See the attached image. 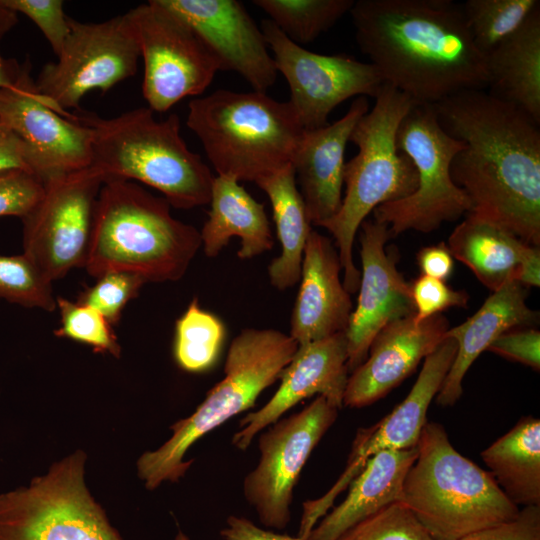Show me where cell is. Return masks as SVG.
<instances>
[{
    "mask_svg": "<svg viewBox=\"0 0 540 540\" xmlns=\"http://www.w3.org/2000/svg\"><path fill=\"white\" fill-rule=\"evenodd\" d=\"M336 540H435L413 513L394 502L355 524Z\"/></svg>",
    "mask_w": 540,
    "mask_h": 540,
    "instance_id": "obj_36",
    "label": "cell"
},
{
    "mask_svg": "<svg viewBox=\"0 0 540 540\" xmlns=\"http://www.w3.org/2000/svg\"><path fill=\"white\" fill-rule=\"evenodd\" d=\"M70 31L56 62L43 66L35 81L38 92L62 115L78 109L90 91H108L137 71L139 45L127 17L99 23L69 17Z\"/></svg>",
    "mask_w": 540,
    "mask_h": 540,
    "instance_id": "obj_12",
    "label": "cell"
},
{
    "mask_svg": "<svg viewBox=\"0 0 540 540\" xmlns=\"http://www.w3.org/2000/svg\"><path fill=\"white\" fill-rule=\"evenodd\" d=\"M18 23V13L12 10L4 0H0V39Z\"/></svg>",
    "mask_w": 540,
    "mask_h": 540,
    "instance_id": "obj_46",
    "label": "cell"
},
{
    "mask_svg": "<svg viewBox=\"0 0 540 540\" xmlns=\"http://www.w3.org/2000/svg\"><path fill=\"white\" fill-rule=\"evenodd\" d=\"M347 361L346 332L299 345L280 375L278 390L262 408L240 420L241 430L233 435L232 444L239 450H246L259 432L301 400L315 394L323 396L338 409L342 408L349 377Z\"/></svg>",
    "mask_w": 540,
    "mask_h": 540,
    "instance_id": "obj_20",
    "label": "cell"
},
{
    "mask_svg": "<svg viewBox=\"0 0 540 540\" xmlns=\"http://www.w3.org/2000/svg\"><path fill=\"white\" fill-rule=\"evenodd\" d=\"M261 30L273 51L277 72L289 84V103L304 130L327 125L330 113L351 97L375 98L384 83L369 62L309 51L291 41L269 19L262 21Z\"/></svg>",
    "mask_w": 540,
    "mask_h": 540,
    "instance_id": "obj_15",
    "label": "cell"
},
{
    "mask_svg": "<svg viewBox=\"0 0 540 540\" xmlns=\"http://www.w3.org/2000/svg\"><path fill=\"white\" fill-rule=\"evenodd\" d=\"M44 192V182L31 172L13 169L0 173V217L21 220L33 209Z\"/></svg>",
    "mask_w": 540,
    "mask_h": 540,
    "instance_id": "obj_38",
    "label": "cell"
},
{
    "mask_svg": "<svg viewBox=\"0 0 540 540\" xmlns=\"http://www.w3.org/2000/svg\"><path fill=\"white\" fill-rule=\"evenodd\" d=\"M125 16L143 58L142 93L151 110L165 112L208 88L220 64L187 22L159 0L140 4Z\"/></svg>",
    "mask_w": 540,
    "mask_h": 540,
    "instance_id": "obj_11",
    "label": "cell"
},
{
    "mask_svg": "<svg viewBox=\"0 0 540 540\" xmlns=\"http://www.w3.org/2000/svg\"><path fill=\"white\" fill-rule=\"evenodd\" d=\"M180 16L210 48L220 70L242 76L253 91L266 92L277 69L262 30L235 0H159Z\"/></svg>",
    "mask_w": 540,
    "mask_h": 540,
    "instance_id": "obj_19",
    "label": "cell"
},
{
    "mask_svg": "<svg viewBox=\"0 0 540 540\" xmlns=\"http://www.w3.org/2000/svg\"><path fill=\"white\" fill-rule=\"evenodd\" d=\"M146 283L142 277L133 273L108 272L97 277L92 286L86 287L77 301L94 308L115 326L127 304L138 296Z\"/></svg>",
    "mask_w": 540,
    "mask_h": 540,
    "instance_id": "obj_37",
    "label": "cell"
},
{
    "mask_svg": "<svg viewBox=\"0 0 540 540\" xmlns=\"http://www.w3.org/2000/svg\"><path fill=\"white\" fill-rule=\"evenodd\" d=\"M487 350L535 371L540 369V332L536 329L507 331L496 338Z\"/></svg>",
    "mask_w": 540,
    "mask_h": 540,
    "instance_id": "obj_42",
    "label": "cell"
},
{
    "mask_svg": "<svg viewBox=\"0 0 540 540\" xmlns=\"http://www.w3.org/2000/svg\"><path fill=\"white\" fill-rule=\"evenodd\" d=\"M396 144L413 162L418 184L408 197L374 209V220L386 224L391 237L408 230L432 232L471 212L468 196L451 176V163L464 144L443 129L432 105L411 107Z\"/></svg>",
    "mask_w": 540,
    "mask_h": 540,
    "instance_id": "obj_9",
    "label": "cell"
},
{
    "mask_svg": "<svg viewBox=\"0 0 540 540\" xmlns=\"http://www.w3.org/2000/svg\"><path fill=\"white\" fill-rule=\"evenodd\" d=\"M418 448L386 450L372 456L352 480L346 498L326 513L307 540H336L355 524L399 501Z\"/></svg>",
    "mask_w": 540,
    "mask_h": 540,
    "instance_id": "obj_26",
    "label": "cell"
},
{
    "mask_svg": "<svg viewBox=\"0 0 540 540\" xmlns=\"http://www.w3.org/2000/svg\"><path fill=\"white\" fill-rule=\"evenodd\" d=\"M277 28L300 45L314 41L346 13L354 0H254Z\"/></svg>",
    "mask_w": 540,
    "mask_h": 540,
    "instance_id": "obj_32",
    "label": "cell"
},
{
    "mask_svg": "<svg viewBox=\"0 0 540 540\" xmlns=\"http://www.w3.org/2000/svg\"><path fill=\"white\" fill-rule=\"evenodd\" d=\"M527 287L511 281L493 291L477 312L462 324L449 328L445 338L457 343L453 363L435 399L442 407L453 406L463 393L462 382L477 357L503 333L535 324L539 313L526 304Z\"/></svg>",
    "mask_w": 540,
    "mask_h": 540,
    "instance_id": "obj_25",
    "label": "cell"
},
{
    "mask_svg": "<svg viewBox=\"0 0 540 540\" xmlns=\"http://www.w3.org/2000/svg\"><path fill=\"white\" fill-rule=\"evenodd\" d=\"M104 182L94 167L52 177L22 219L23 254L53 283L84 268L96 200Z\"/></svg>",
    "mask_w": 540,
    "mask_h": 540,
    "instance_id": "obj_13",
    "label": "cell"
},
{
    "mask_svg": "<svg viewBox=\"0 0 540 540\" xmlns=\"http://www.w3.org/2000/svg\"><path fill=\"white\" fill-rule=\"evenodd\" d=\"M448 329L442 314L420 323L409 316L386 325L373 339L364 362L348 377L343 406L361 408L385 396L441 344Z\"/></svg>",
    "mask_w": 540,
    "mask_h": 540,
    "instance_id": "obj_21",
    "label": "cell"
},
{
    "mask_svg": "<svg viewBox=\"0 0 540 540\" xmlns=\"http://www.w3.org/2000/svg\"><path fill=\"white\" fill-rule=\"evenodd\" d=\"M421 275L447 280L454 269V257L445 243L423 247L416 256Z\"/></svg>",
    "mask_w": 540,
    "mask_h": 540,
    "instance_id": "obj_44",
    "label": "cell"
},
{
    "mask_svg": "<svg viewBox=\"0 0 540 540\" xmlns=\"http://www.w3.org/2000/svg\"><path fill=\"white\" fill-rule=\"evenodd\" d=\"M220 535L223 540H302L260 528L247 518L233 515L226 519Z\"/></svg>",
    "mask_w": 540,
    "mask_h": 540,
    "instance_id": "obj_45",
    "label": "cell"
},
{
    "mask_svg": "<svg viewBox=\"0 0 540 540\" xmlns=\"http://www.w3.org/2000/svg\"><path fill=\"white\" fill-rule=\"evenodd\" d=\"M136 182L107 179L99 191L84 269L95 279L123 271L146 282L181 279L201 247L200 232Z\"/></svg>",
    "mask_w": 540,
    "mask_h": 540,
    "instance_id": "obj_3",
    "label": "cell"
},
{
    "mask_svg": "<svg viewBox=\"0 0 540 540\" xmlns=\"http://www.w3.org/2000/svg\"><path fill=\"white\" fill-rule=\"evenodd\" d=\"M186 125L217 175L255 184L291 165L304 132L289 101L225 89L191 100Z\"/></svg>",
    "mask_w": 540,
    "mask_h": 540,
    "instance_id": "obj_7",
    "label": "cell"
},
{
    "mask_svg": "<svg viewBox=\"0 0 540 540\" xmlns=\"http://www.w3.org/2000/svg\"><path fill=\"white\" fill-rule=\"evenodd\" d=\"M30 61L20 65L10 84L0 88V121L27 146L34 173L43 182L91 166L92 135L77 116L58 112L37 90Z\"/></svg>",
    "mask_w": 540,
    "mask_h": 540,
    "instance_id": "obj_16",
    "label": "cell"
},
{
    "mask_svg": "<svg viewBox=\"0 0 540 540\" xmlns=\"http://www.w3.org/2000/svg\"><path fill=\"white\" fill-rule=\"evenodd\" d=\"M0 299L25 308L54 311L52 282L25 255H0Z\"/></svg>",
    "mask_w": 540,
    "mask_h": 540,
    "instance_id": "obj_34",
    "label": "cell"
},
{
    "mask_svg": "<svg viewBox=\"0 0 540 540\" xmlns=\"http://www.w3.org/2000/svg\"><path fill=\"white\" fill-rule=\"evenodd\" d=\"M360 228L359 295L346 329L349 372L364 362L373 339L386 325L414 315L410 284L385 248L391 237L388 226L365 220Z\"/></svg>",
    "mask_w": 540,
    "mask_h": 540,
    "instance_id": "obj_18",
    "label": "cell"
},
{
    "mask_svg": "<svg viewBox=\"0 0 540 540\" xmlns=\"http://www.w3.org/2000/svg\"><path fill=\"white\" fill-rule=\"evenodd\" d=\"M298 346L279 330L243 329L228 349L223 379L189 417L171 426L169 440L138 459V475L146 488L153 490L165 481L182 478L192 463L183 460L187 450L211 430L253 407L259 395L280 378Z\"/></svg>",
    "mask_w": 540,
    "mask_h": 540,
    "instance_id": "obj_8",
    "label": "cell"
},
{
    "mask_svg": "<svg viewBox=\"0 0 540 540\" xmlns=\"http://www.w3.org/2000/svg\"><path fill=\"white\" fill-rule=\"evenodd\" d=\"M486 59L489 92L540 123V6Z\"/></svg>",
    "mask_w": 540,
    "mask_h": 540,
    "instance_id": "obj_28",
    "label": "cell"
},
{
    "mask_svg": "<svg viewBox=\"0 0 540 540\" xmlns=\"http://www.w3.org/2000/svg\"><path fill=\"white\" fill-rule=\"evenodd\" d=\"M432 106L443 129L464 144L451 176L471 213L539 247L540 123L486 90L462 91Z\"/></svg>",
    "mask_w": 540,
    "mask_h": 540,
    "instance_id": "obj_1",
    "label": "cell"
},
{
    "mask_svg": "<svg viewBox=\"0 0 540 540\" xmlns=\"http://www.w3.org/2000/svg\"><path fill=\"white\" fill-rule=\"evenodd\" d=\"M20 69V65L11 59H4L0 55V88L14 81Z\"/></svg>",
    "mask_w": 540,
    "mask_h": 540,
    "instance_id": "obj_47",
    "label": "cell"
},
{
    "mask_svg": "<svg viewBox=\"0 0 540 540\" xmlns=\"http://www.w3.org/2000/svg\"><path fill=\"white\" fill-rule=\"evenodd\" d=\"M149 107L112 118L77 116L92 135V162L107 179L138 181L161 192L169 204L191 209L209 204L214 176L180 133L177 114L156 120Z\"/></svg>",
    "mask_w": 540,
    "mask_h": 540,
    "instance_id": "obj_4",
    "label": "cell"
},
{
    "mask_svg": "<svg viewBox=\"0 0 540 540\" xmlns=\"http://www.w3.org/2000/svg\"><path fill=\"white\" fill-rule=\"evenodd\" d=\"M460 540H540V505L522 507L513 519L476 531Z\"/></svg>",
    "mask_w": 540,
    "mask_h": 540,
    "instance_id": "obj_41",
    "label": "cell"
},
{
    "mask_svg": "<svg viewBox=\"0 0 540 540\" xmlns=\"http://www.w3.org/2000/svg\"><path fill=\"white\" fill-rule=\"evenodd\" d=\"M457 352V343L445 338L424 361L406 398L380 422L361 429L353 443L347 467L336 484L322 497L304 503L301 525L312 529L332 506L337 495L361 472L367 461L386 450L415 447L427 422V411L436 397Z\"/></svg>",
    "mask_w": 540,
    "mask_h": 540,
    "instance_id": "obj_17",
    "label": "cell"
},
{
    "mask_svg": "<svg viewBox=\"0 0 540 540\" xmlns=\"http://www.w3.org/2000/svg\"><path fill=\"white\" fill-rule=\"evenodd\" d=\"M175 540H190L183 532H179L176 537H175Z\"/></svg>",
    "mask_w": 540,
    "mask_h": 540,
    "instance_id": "obj_48",
    "label": "cell"
},
{
    "mask_svg": "<svg viewBox=\"0 0 540 540\" xmlns=\"http://www.w3.org/2000/svg\"><path fill=\"white\" fill-rule=\"evenodd\" d=\"M349 13L361 52L384 83L415 104L488 89L486 55L473 41L462 3L357 0Z\"/></svg>",
    "mask_w": 540,
    "mask_h": 540,
    "instance_id": "obj_2",
    "label": "cell"
},
{
    "mask_svg": "<svg viewBox=\"0 0 540 540\" xmlns=\"http://www.w3.org/2000/svg\"><path fill=\"white\" fill-rule=\"evenodd\" d=\"M496 483L516 506L540 505V420L522 417L481 452Z\"/></svg>",
    "mask_w": 540,
    "mask_h": 540,
    "instance_id": "obj_30",
    "label": "cell"
},
{
    "mask_svg": "<svg viewBox=\"0 0 540 540\" xmlns=\"http://www.w3.org/2000/svg\"><path fill=\"white\" fill-rule=\"evenodd\" d=\"M16 13L32 20L49 42L57 56L69 34V17L61 0H4Z\"/></svg>",
    "mask_w": 540,
    "mask_h": 540,
    "instance_id": "obj_39",
    "label": "cell"
},
{
    "mask_svg": "<svg viewBox=\"0 0 540 540\" xmlns=\"http://www.w3.org/2000/svg\"><path fill=\"white\" fill-rule=\"evenodd\" d=\"M338 408L323 396L304 409L277 420L258 441L257 466L243 481V494L260 522L278 530L290 522L293 489L307 459L335 422Z\"/></svg>",
    "mask_w": 540,
    "mask_h": 540,
    "instance_id": "obj_14",
    "label": "cell"
},
{
    "mask_svg": "<svg viewBox=\"0 0 540 540\" xmlns=\"http://www.w3.org/2000/svg\"><path fill=\"white\" fill-rule=\"evenodd\" d=\"M447 247L492 292L511 281L540 284L539 247L474 213L454 228Z\"/></svg>",
    "mask_w": 540,
    "mask_h": 540,
    "instance_id": "obj_24",
    "label": "cell"
},
{
    "mask_svg": "<svg viewBox=\"0 0 540 540\" xmlns=\"http://www.w3.org/2000/svg\"><path fill=\"white\" fill-rule=\"evenodd\" d=\"M82 451L0 494V540H123L90 495Z\"/></svg>",
    "mask_w": 540,
    "mask_h": 540,
    "instance_id": "obj_10",
    "label": "cell"
},
{
    "mask_svg": "<svg viewBox=\"0 0 540 540\" xmlns=\"http://www.w3.org/2000/svg\"><path fill=\"white\" fill-rule=\"evenodd\" d=\"M60 326L57 337L67 338L93 348L99 353L120 357L121 346L108 320L94 308L64 297H56Z\"/></svg>",
    "mask_w": 540,
    "mask_h": 540,
    "instance_id": "obj_35",
    "label": "cell"
},
{
    "mask_svg": "<svg viewBox=\"0 0 540 540\" xmlns=\"http://www.w3.org/2000/svg\"><path fill=\"white\" fill-rule=\"evenodd\" d=\"M341 272L332 240L312 230L303 253L301 282L291 315L289 335L298 345L346 332L353 306Z\"/></svg>",
    "mask_w": 540,
    "mask_h": 540,
    "instance_id": "obj_23",
    "label": "cell"
},
{
    "mask_svg": "<svg viewBox=\"0 0 540 540\" xmlns=\"http://www.w3.org/2000/svg\"><path fill=\"white\" fill-rule=\"evenodd\" d=\"M20 169L34 173L32 156L21 138L0 121V173Z\"/></svg>",
    "mask_w": 540,
    "mask_h": 540,
    "instance_id": "obj_43",
    "label": "cell"
},
{
    "mask_svg": "<svg viewBox=\"0 0 540 540\" xmlns=\"http://www.w3.org/2000/svg\"><path fill=\"white\" fill-rule=\"evenodd\" d=\"M257 186L272 206L281 254L268 266L270 283L279 290L293 287L300 281L303 253L312 231L303 198L297 187L292 165L269 175Z\"/></svg>",
    "mask_w": 540,
    "mask_h": 540,
    "instance_id": "obj_29",
    "label": "cell"
},
{
    "mask_svg": "<svg viewBox=\"0 0 540 540\" xmlns=\"http://www.w3.org/2000/svg\"><path fill=\"white\" fill-rule=\"evenodd\" d=\"M538 6V0H468L462 3L473 41L485 55L514 33Z\"/></svg>",
    "mask_w": 540,
    "mask_h": 540,
    "instance_id": "obj_33",
    "label": "cell"
},
{
    "mask_svg": "<svg viewBox=\"0 0 540 540\" xmlns=\"http://www.w3.org/2000/svg\"><path fill=\"white\" fill-rule=\"evenodd\" d=\"M417 448L399 502L435 540H460L517 516L491 472L460 454L441 424L427 421Z\"/></svg>",
    "mask_w": 540,
    "mask_h": 540,
    "instance_id": "obj_6",
    "label": "cell"
},
{
    "mask_svg": "<svg viewBox=\"0 0 540 540\" xmlns=\"http://www.w3.org/2000/svg\"><path fill=\"white\" fill-rule=\"evenodd\" d=\"M369 109L367 98L359 96L337 121L304 130L291 165L311 224L321 226L340 209L346 146Z\"/></svg>",
    "mask_w": 540,
    "mask_h": 540,
    "instance_id": "obj_22",
    "label": "cell"
},
{
    "mask_svg": "<svg viewBox=\"0 0 540 540\" xmlns=\"http://www.w3.org/2000/svg\"><path fill=\"white\" fill-rule=\"evenodd\" d=\"M410 288L417 323L451 307H466L469 299L464 290H454L445 281L425 275L415 279Z\"/></svg>",
    "mask_w": 540,
    "mask_h": 540,
    "instance_id": "obj_40",
    "label": "cell"
},
{
    "mask_svg": "<svg viewBox=\"0 0 540 540\" xmlns=\"http://www.w3.org/2000/svg\"><path fill=\"white\" fill-rule=\"evenodd\" d=\"M208 219L200 231L206 256L215 257L234 236L241 239L240 259H250L274 245L263 203L256 201L230 175L214 177Z\"/></svg>",
    "mask_w": 540,
    "mask_h": 540,
    "instance_id": "obj_27",
    "label": "cell"
},
{
    "mask_svg": "<svg viewBox=\"0 0 540 540\" xmlns=\"http://www.w3.org/2000/svg\"><path fill=\"white\" fill-rule=\"evenodd\" d=\"M415 103L404 93L383 83L373 108L358 121L350 140L357 154L344 166L345 193L338 212L321 227L335 241L343 285L349 294L358 291L361 273L353 261L356 233L378 206L401 200L417 188L411 159L396 144L399 125Z\"/></svg>",
    "mask_w": 540,
    "mask_h": 540,
    "instance_id": "obj_5",
    "label": "cell"
},
{
    "mask_svg": "<svg viewBox=\"0 0 540 540\" xmlns=\"http://www.w3.org/2000/svg\"><path fill=\"white\" fill-rule=\"evenodd\" d=\"M225 335L221 319L203 309L194 298L175 323L173 355L176 363L187 372L207 371L218 359Z\"/></svg>",
    "mask_w": 540,
    "mask_h": 540,
    "instance_id": "obj_31",
    "label": "cell"
}]
</instances>
